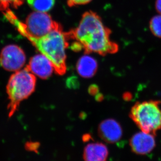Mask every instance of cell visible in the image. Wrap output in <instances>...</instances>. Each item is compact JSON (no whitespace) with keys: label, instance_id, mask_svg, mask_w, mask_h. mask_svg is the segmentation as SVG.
Here are the masks:
<instances>
[{"label":"cell","instance_id":"obj_8","mask_svg":"<svg viewBox=\"0 0 161 161\" xmlns=\"http://www.w3.org/2000/svg\"><path fill=\"white\" fill-rule=\"evenodd\" d=\"M132 151L139 155H145L151 152L155 147V140L153 135L138 132L132 136L130 141Z\"/></svg>","mask_w":161,"mask_h":161},{"label":"cell","instance_id":"obj_9","mask_svg":"<svg viewBox=\"0 0 161 161\" xmlns=\"http://www.w3.org/2000/svg\"><path fill=\"white\" fill-rule=\"evenodd\" d=\"M109 151L107 146L101 142H92L84 149V161H107Z\"/></svg>","mask_w":161,"mask_h":161},{"label":"cell","instance_id":"obj_11","mask_svg":"<svg viewBox=\"0 0 161 161\" xmlns=\"http://www.w3.org/2000/svg\"><path fill=\"white\" fill-rule=\"evenodd\" d=\"M30 7L35 11L47 12L54 6L55 0H27Z\"/></svg>","mask_w":161,"mask_h":161},{"label":"cell","instance_id":"obj_7","mask_svg":"<svg viewBox=\"0 0 161 161\" xmlns=\"http://www.w3.org/2000/svg\"><path fill=\"white\" fill-rule=\"evenodd\" d=\"M26 68L35 75L42 79H46L51 76L54 70L49 59L42 53L31 58Z\"/></svg>","mask_w":161,"mask_h":161},{"label":"cell","instance_id":"obj_3","mask_svg":"<svg viewBox=\"0 0 161 161\" xmlns=\"http://www.w3.org/2000/svg\"><path fill=\"white\" fill-rule=\"evenodd\" d=\"M36 78L27 68L13 74L8 81L6 92L9 103L8 109L9 118L16 112L20 103L34 92Z\"/></svg>","mask_w":161,"mask_h":161},{"label":"cell","instance_id":"obj_6","mask_svg":"<svg viewBox=\"0 0 161 161\" xmlns=\"http://www.w3.org/2000/svg\"><path fill=\"white\" fill-rule=\"evenodd\" d=\"M99 137L105 142L114 144L118 142L122 136V129L116 120L109 118L99 124L97 129Z\"/></svg>","mask_w":161,"mask_h":161},{"label":"cell","instance_id":"obj_10","mask_svg":"<svg viewBox=\"0 0 161 161\" xmlns=\"http://www.w3.org/2000/svg\"><path fill=\"white\" fill-rule=\"evenodd\" d=\"M78 73L84 78H88L94 75L97 70V62L91 56H82L76 64Z\"/></svg>","mask_w":161,"mask_h":161},{"label":"cell","instance_id":"obj_1","mask_svg":"<svg viewBox=\"0 0 161 161\" xmlns=\"http://www.w3.org/2000/svg\"><path fill=\"white\" fill-rule=\"evenodd\" d=\"M110 30L105 26L96 13H84L78 26L67 33L68 40L78 43L85 53L101 55L112 54L118 50V46L110 39Z\"/></svg>","mask_w":161,"mask_h":161},{"label":"cell","instance_id":"obj_13","mask_svg":"<svg viewBox=\"0 0 161 161\" xmlns=\"http://www.w3.org/2000/svg\"><path fill=\"white\" fill-rule=\"evenodd\" d=\"M24 2V0H0V11H7L9 7L17 8L23 5Z\"/></svg>","mask_w":161,"mask_h":161},{"label":"cell","instance_id":"obj_4","mask_svg":"<svg viewBox=\"0 0 161 161\" xmlns=\"http://www.w3.org/2000/svg\"><path fill=\"white\" fill-rule=\"evenodd\" d=\"M161 102L150 100L137 102L132 107L130 117L145 133L155 135L161 129Z\"/></svg>","mask_w":161,"mask_h":161},{"label":"cell","instance_id":"obj_12","mask_svg":"<svg viewBox=\"0 0 161 161\" xmlns=\"http://www.w3.org/2000/svg\"><path fill=\"white\" fill-rule=\"evenodd\" d=\"M149 27L154 36L161 38V15H155L151 18L149 23Z\"/></svg>","mask_w":161,"mask_h":161},{"label":"cell","instance_id":"obj_15","mask_svg":"<svg viewBox=\"0 0 161 161\" xmlns=\"http://www.w3.org/2000/svg\"><path fill=\"white\" fill-rule=\"evenodd\" d=\"M155 6L157 12L161 15V0L155 1Z\"/></svg>","mask_w":161,"mask_h":161},{"label":"cell","instance_id":"obj_14","mask_svg":"<svg viewBox=\"0 0 161 161\" xmlns=\"http://www.w3.org/2000/svg\"><path fill=\"white\" fill-rule=\"evenodd\" d=\"M92 0H67V3L70 7L88 4Z\"/></svg>","mask_w":161,"mask_h":161},{"label":"cell","instance_id":"obj_2","mask_svg":"<svg viewBox=\"0 0 161 161\" xmlns=\"http://www.w3.org/2000/svg\"><path fill=\"white\" fill-rule=\"evenodd\" d=\"M42 54L49 59L54 71L63 75L67 71L65 49L69 46L67 33L58 24L50 33L40 38L27 37Z\"/></svg>","mask_w":161,"mask_h":161},{"label":"cell","instance_id":"obj_5","mask_svg":"<svg viewBox=\"0 0 161 161\" xmlns=\"http://www.w3.org/2000/svg\"><path fill=\"white\" fill-rule=\"evenodd\" d=\"M26 55L23 50L16 45L5 47L0 53V65L8 71L20 70L26 62Z\"/></svg>","mask_w":161,"mask_h":161}]
</instances>
